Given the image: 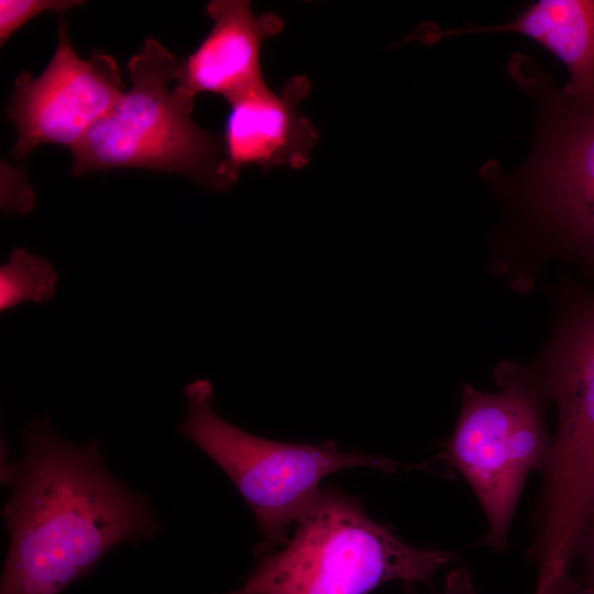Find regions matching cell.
Masks as SVG:
<instances>
[{
    "label": "cell",
    "mask_w": 594,
    "mask_h": 594,
    "mask_svg": "<svg viewBox=\"0 0 594 594\" xmlns=\"http://www.w3.org/2000/svg\"><path fill=\"white\" fill-rule=\"evenodd\" d=\"M187 415L177 431L195 442L239 488L264 536L256 554L271 553L288 541L287 528L297 521L328 475L366 466L392 473L398 463L386 458L341 451L322 444L284 443L248 433L213 410L215 391L208 380L185 389Z\"/></svg>",
    "instance_id": "5b68a950"
},
{
    "label": "cell",
    "mask_w": 594,
    "mask_h": 594,
    "mask_svg": "<svg viewBox=\"0 0 594 594\" xmlns=\"http://www.w3.org/2000/svg\"><path fill=\"white\" fill-rule=\"evenodd\" d=\"M77 0H1L0 42L3 45L10 36L34 16L45 12H63L82 4Z\"/></svg>",
    "instance_id": "4fadbf2b"
},
{
    "label": "cell",
    "mask_w": 594,
    "mask_h": 594,
    "mask_svg": "<svg viewBox=\"0 0 594 594\" xmlns=\"http://www.w3.org/2000/svg\"><path fill=\"white\" fill-rule=\"evenodd\" d=\"M485 32H514L532 38L566 66L565 96L594 98V0H541L509 23L442 31L436 38Z\"/></svg>",
    "instance_id": "8fae6325"
},
{
    "label": "cell",
    "mask_w": 594,
    "mask_h": 594,
    "mask_svg": "<svg viewBox=\"0 0 594 594\" xmlns=\"http://www.w3.org/2000/svg\"><path fill=\"white\" fill-rule=\"evenodd\" d=\"M405 594H417L414 584H406ZM433 594H477V592L469 570L460 565L450 572L444 588Z\"/></svg>",
    "instance_id": "9a60e30c"
},
{
    "label": "cell",
    "mask_w": 594,
    "mask_h": 594,
    "mask_svg": "<svg viewBox=\"0 0 594 594\" xmlns=\"http://www.w3.org/2000/svg\"><path fill=\"white\" fill-rule=\"evenodd\" d=\"M576 560H581L582 564V578L576 581L578 586L594 590V503L587 517Z\"/></svg>",
    "instance_id": "5bb4252c"
},
{
    "label": "cell",
    "mask_w": 594,
    "mask_h": 594,
    "mask_svg": "<svg viewBox=\"0 0 594 594\" xmlns=\"http://www.w3.org/2000/svg\"><path fill=\"white\" fill-rule=\"evenodd\" d=\"M497 393L464 383L462 407L446 459L466 480L488 521L481 544L508 546L512 520L530 472L546 473L553 438L546 425V381L509 363L496 371Z\"/></svg>",
    "instance_id": "277c9868"
},
{
    "label": "cell",
    "mask_w": 594,
    "mask_h": 594,
    "mask_svg": "<svg viewBox=\"0 0 594 594\" xmlns=\"http://www.w3.org/2000/svg\"><path fill=\"white\" fill-rule=\"evenodd\" d=\"M297 522L286 546L262 556L244 584L226 594H369L388 581L430 584L457 559L408 544L333 486L320 488Z\"/></svg>",
    "instance_id": "7a4b0ae2"
},
{
    "label": "cell",
    "mask_w": 594,
    "mask_h": 594,
    "mask_svg": "<svg viewBox=\"0 0 594 594\" xmlns=\"http://www.w3.org/2000/svg\"><path fill=\"white\" fill-rule=\"evenodd\" d=\"M213 25L198 48L183 59L177 85L196 97L220 95L229 101L265 82L261 53L284 22L275 13L256 15L245 0H213L207 6Z\"/></svg>",
    "instance_id": "30bf717a"
},
{
    "label": "cell",
    "mask_w": 594,
    "mask_h": 594,
    "mask_svg": "<svg viewBox=\"0 0 594 594\" xmlns=\"http://www.w3.org/2000/svg\"><path fill=\"white\" fill-rule=\"evenodd\" d=\"M528 173L535 199L569 244L594 262V98L559 94Z\"/></svg>",
    "instance_id": "ba28073f"
},
{
    "label": "cell",
    "mask_w": 594,
    "mask_h": 594,
    "mask_svg": "<svg viewBox=\"0 0 594 594\" xmlns=\"http://www.w3.org/2000/svg\"><path fill=\"white\" fill-rule=\"evenodd\" d=\"M183 59L154 37L128 63L130 89L70 150L73 173L147 168L222 190L232 185L219 138L191 119L195 97L177 85Z\"/></svg>",
    "instance_id": "3957f363"
},
{
    "label": "cell",
    "mask_w": 594,
    "mask_h": 594,
    "mask_svg": "<svg viewBox=\"0 0 594 594\" xmlns=\"http://www.w3.org/2000/svg\"><path fill=\"white\" fill-rule=\"evenodd\" d=\"M310 90L304 76L289 79L280 92L266 82L229 101L224 124V169L232 182L248 165L267 170L276 166L304 167L319 139L297 105Z\"/></svg>",
    "instance_id": "9c48e42d"
},
{
    "label": "cell",
    "mask_w": 594,
    "mask_h": 594,
    "mask_svg": "<svg viewBox=\"0 0 594 594\" xmlns=\"http://www.w3.org/2000/svg\"><path fill=\"white\" fill-rule=\"evenodd\" d=\"M546 384L559 419L531 549L548 562L566 563L579 550L594 503V299L569 319Z\"/></svg>",
    "instance_id": "8992f818"
},
{
    "label": "cell",
    "mask_w": 594,
    "mask_h": 594,
    "mask_svg": "<svg viewBox=\"0 0 594 594\" xmlns=\"http://www.w3.org/2000/svg\"><path fill=\"white\" fill-rule=\"evenodd\" d=\"M573 594H594V590H587V588L576 586Z\"/></svg>",
    "instance_id": "2e32d148"
},
{
    "label": "cell",
    "mask_w": 594,
    "mask_h": 594,
    "mask_svg": "<svg viewBox=\"0 0 594 594\" xmlns=\"http://www.w3.org/2000/svg\"><path fill=\"white\" fill-rule=\"evenodd\" d=\"M124 94L116 58L95 52L80 58L61 18L56 51L37 77L22 73L15 80L8 118L18 132L13 152L26 156L53 143L74 148Z\"/></svg>",
    "instance_id": "52a82bcc"
},
{
    "label": "cell",
    "mask_w": 594,
    "mask_h": 594,
    "mask_svg": "<svg viewBox=\"0 0 594 594\" xmlns=\"http://www.w3.org/2000/svg\"><path fill=\"white\" fill-rule=\"evenodd\" d=\"M56 288L57 273L52 264L23 248L13 249L0 267L1 311L24 301L45 302Z\"/></svg>",
    "instance_id": "7c38bea8"
},
{
    "label": "cell",
    "mask_w": 594,
    "mask_h": 594,
    "mask_svg": "<svg viewBox=\"0 0 594 594\" xmlns=\"http://www.w3.org/2000/svg\"><path fill=\"white\" fill-rule=\"evenodd\" d=\"M23 435L21 461L1 471L11 496L0 594H59L116 546L161 530L148 502L108 471L96 439L72 443L45 416Z\"/></svg>",
    "instance_id": "6da1fadb"
}]
</instances>
